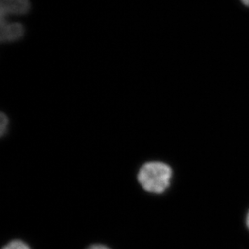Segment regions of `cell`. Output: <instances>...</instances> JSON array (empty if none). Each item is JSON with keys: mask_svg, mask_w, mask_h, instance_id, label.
<instances>
[{"mask_svg": "<svg viewBox=\"0 0 249 249\" xmlns=\"http://www.w3.org/2000/svg\"><path fill=\"white\" fill-rule=\"evenodd\" d=\"M173 171L169 165L160 161H151L141 167L138 181L146 191L160 194L166 191L171 181Z\"/></svg>", "mask_w": 249, "mask_h": 249, "instance_id": "1", "label": "cell"}, {"mask_svg": "<svg viewBox=\"0 0 249 249\" xmlns=\"http://www.w3.org/2000/svg\"><path fill=\"white\" fill-rule=\"evenodd\" d=\"M25 28L21 23L0 19V39L2 43L17 42L24 37Z\"/></svg>", "mask_w": 249, "mask_h": 249, "instance_id": "2", "label": "cell"}, {"mask_svg": "<svg viewBox=\"0 0 249 249\" xmlns=\"http://www.w3.org/2000/svg\"><path fill=\"white\" fill-rule=\"evenodd\" d=\"M31 9L30 0H0V19L24 16Z\"/></svg>", "mask_w": 249, "mask_h": 249, "instance_id": "3", "label": "cell"}, {"mask_svg": "<svg viewBox=\"0 0 249 249\" xmlns=\"http://www.w3.org/2000/svg\"><path fill=\"white\" fill-rule=\"evenodd\" d=\"M2 249H31L26 243L23 242L21 240H13L12 242L8 243L5 245Z\"/></svg>", "mask_w": 249, "mask_h": 249, "instance_id": "4", "label": "cell"}, {"mask_svg": "<svg viewBox=\"0 0 249 249\" xmlns=\"http://www.w3.org/2000/svg\"><path fill=\"white\" fill-rule=\"evenodd\" d=\"M8 124H9V120H8L7 115H5L4 113H1V116H0V134H1V137L4 136L5 133L7 132Z\"/></svg>", "mask_w": 249, "mask_h": 249, "instance_id": "5", "label": "cell"}, {"mask_svg": "<svg viewBox=\"0 0 249 249\" xmlns=\"http://www.w3.org/2000/svg\"><path fill=\"white\" fill-rule=\"evenodd\" d=\"M87 249H111L110 248L107 247V246H105V245H91V246H89V248Z\"/></svg>", "mask_w": 249, "mask_h": 249, "instance_id": "6", "label": "cell"}, {"mask_svg": "<svg viewBox=\"0 0 249 249\" xmlns=\"http://www.w3.org/2000/svg\"><path fill=\"white\" fill-rule=\"evenodd\" d=\"M241 2H242L245 6L249 7V0H241Z\"/></svg>", "mask_w": 249, "mask_h": 249, "instance_id": "7", "label": "cell"}, {"mask_svg": "<svg viewBox=\"0 0 249 249\" xmlns=\"http://www.w3.org/2000/svg\"><path fill=\"white\" fill-rule=\"evenodd\" d=\"M246 223H247L248 228L249 229V212L247 214V219H246Z\"/></svg>", "mask_w": 249, "mask_h": 249, "instance_id": "8", "label": "cell"}]
</instances>
